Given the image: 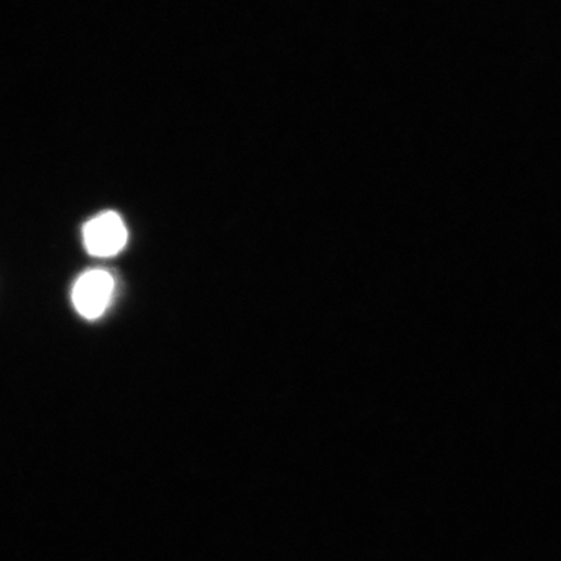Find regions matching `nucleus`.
<instances>
[{
  "label": "nucleus",
  "mask_w": 561,
  "mask_h": 561,
  "mask_svg": "<svg viewBox=\"0 0 561 561\" xmlns=\"http://www.w3.org/2000/svg\"><path fill=\"white\" fill-rule=\"evenodd\" d=\"M115 279L103 270H91L76 280L72 300L77 312L88 320L101 318L114 296Z\"/></svg>",
  "instance_id": "nucleus-1"
},
{
  "label": "nucleus",
  "mask_w": 561,
  "mask_h": 561,
  "mask_svg": "<svg viewBox=\"0 0 561 561\" xmlns=\"http://www.w3.org/2000/svg\"><path fill=\"white\" fill-rule=\"evenodd\" d=\"M128 241V230L116 213H103L83 227V242L90 255L111 257L121 252Z\"/></svg>",
  "instance_id": "nucleus-2"
}]
</instances>
